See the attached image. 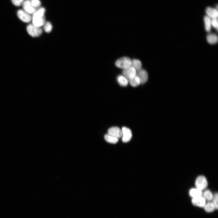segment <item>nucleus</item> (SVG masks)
<instances>
[{
	"instance_id": "obj_8",
	"label": "nucleus",
	"mask_w": 218,
	"mask_h": 218,
	"mask_svg": "<svg viewBox=\"0 0 218 218\" xmlns=\"http://www.w3.org/2000/svg\"><path fill=\"white\" fill-rule=\"evenodd\" d=\"M136 75L139 78L140 84H144L148 80V76L147 72L144 69H140L137 71Z\"/></svg>"
},
{
	"instance_id": "obj_21",
	"label": "nucleus",
	"mask_w": 218,
	"mask_h": 218,
	"mask_svg": "<svg viewBox=\"0 0 218 218\" xmlns=\"http://www.w3.org/2000/svg\"><path fill=\"white\" fill-rule=\"evenodd\" d=\"M205 210L207 212H211L213 211L216 208L212 202H208L205 204L204 206Z\"/></svg>"
},
{
	"instance_id": "obj_9",
	"label": "nucleus",
	"mask_w": 218,
	"mask_h": 218,
	"mask_svg": "<svg viewBox=\"0 0 218 218\" xmlns=\"http://www.w3.org/2000/svg\"><path fill=\"white\" fill-rule=\"evenodd\" d=\"M23 7L24 10L30 14H33L36 11L32 6L30 1L29 0H26L23 2Z\"/></svg>"
},
{
	"instance_id": "obj_13",
	"label": "nucleus",
	"mask_w": 218,
	"mask_h": 218,
	"mask_svg": "<svg viewBox=\"0 0 218 218\" xmlns=\"http://www.w3.org/2000/svg\"><path fill=\"white\" fill-rule=\"evenodd\" d=\"M190 196L193 198L202 196L203 192L201 190L197 188H191L189 191Z\"/></svg>"
},
{
	"instance_id": "obj_22",
	"label": "nucleus",
	"mask_w": 218,
	"mask_h": 218,
	"mask_svg": "<svg viewBox=\"0 0 218 218\" xmlns=\"http://www.w3.org/2000/svg\"><path fill=\"white\" fill-rule=\"evenodd\" d=\"M44 28L46 32L49 33L51 31L52 29V25L49 21L45 22L44 25Z\"/></svg>"
},
{
	"instance_id": "obj_15",
	"label": "nucleus",
	"mask_w": 218,
	"mask_h": 218,
	"mask_svg": "<svg viewBox=\"0 0 218 218\" xmlns=\"http://www.w3.org/2000/svg\"><path fill=\"white\" fill-rule=\"evenodd\" d=\"M117 81L121 86L123 87L127 86L128 82V79L122 75H119L117 77Z\"/></svg>"
},
{
	"instance_id": "obj_10",
	"label": "nucleus",
	"mask_w": 218,
	"mask_h": 218,
	"mask_svg": "<svg viewBox=\"0 0 218 218\" xmlns=\"http://www.w3.org/2000/svg\"><path fill=\"white\" fill-rule=\"evenodd\" d=\"M108 134L118 138L121 137L122 134V130L118 127H116L109 128L108 130Z\"/></svg>"
},
{
	"instance_id": "obj_11",
	"label": "nucleus",
	"mask_w": 218,
	"mask_h": 218,
	"mask_svg": "<svg viewBox=\"0 0 218 218\" xmlns=\"http://www.w3.org/2000/svg\"><path fill=\"white\" fill-rule=\"evenodd\" d=\"M203 197L201 196L193 198L192 200V203L194 206L203 207L206 203Z\"/></svg>"
},
{
	"instance_id": "obj_4",
	"label": "nucleus",
	"mask_w": 218,
	"mask_h": 218,
	"mask_svg": "<svg viewBox=\"0 0 218 218\" xmlns=\"http://www.w3.org/2000/svg\"><path fill=\"white\" fill-rule=\"evenodd\" d=\"M27 30L28 34L33 37L39 36L42 32L40 27L36 26L32 24H30L27 26Z\"/></svg>"
},
{
	"instance_id": "obj_20",
	"label": "nucleus",
	"mask_w": 218,
	"mask_h": 218,
	"mask_svg": "<svg viewBox=\"0 0 218 218\" xmlns=\"http://www.w3.org/2000/svg\"><path fill=\"white\" fill-rule=\"evenodd\" d=\"M203 194V197L205 200L210 201L212 200L213 195L210 190L208 189L206 190Z\"/></svg>"
},
{
	"instance_id": "obj_16",
	"label": "nucleus",
	"mask_w": 218,
	"mask_h": 218,
	"mask_svg": "<svg viewBox=\"0 0 218 218\" xmlns=\"http://www.w3.org/2000/svg\"><path fill=\"white\" fill-rule=\"evenodd\" d=\"M131 66L134 68L136 71L140 69L142 66L141 61L137 59H134L131 60Z\"/></svg>"
},
{
	"instance_id": "obj_7",
	"label": "nucleus",
	"mask_w": 218,
	"mask_h": 218,
	"mask_svg": "<svg viewBox=\"0 0 218 218\" xmlns=\"http://www.w3.org/2000/svg\"><path fill=\"white\" fill-rule=\"evenodd\" d=\"M137 71L133 67H130L124 69L122 71L123 75L128 80L136 75Z\"/></svg>"
},
{
	"instance_id": "obj_23",
	"label": "nucleus",
	"mask_w": 218,
	"mask_h": 218,
	"mask_svg": "<svg viewBox=\"0 0 218 218\" xmlns=\"http://www.w3.org/2000/svg\"><path fill=\"white\" fill-rule=\"evenodd\" d=\"M212 200H213V203L215 206L216 209H217L218 207V193H216L213 195V197Z\"/></svg>"
},
{
	"instance_id": "obj_1",
	"label": "nucleus",
	"mask_w": 218,
	"mask_h": 218,
	"mask_svg": "<svg viewBox=\"0 0 218 218\" xmlns=\"http://www.w3.org/2000/svg\"><path fill=\"white\" fill-rule=\"evenodd\" d=\"M45 10L44 8H41L33 14L32 17V24L38 27H41L44 25L45 22Z\"/></svg>"
},
{
	"instance_id": "obj_19",
	"label": "nucleus",
	"mask_w": 218,
	"mask_h": 218,
	"mask_svg": "<svg viewBox=\"0 0 218 218\" xmlns=\"http://www.w3.org/2000/svg\"><path fill=\"white\" fill-rule=\"evenodd\" d=\"M128 81L129 82L130 85L133 87H137L140 84L139 78L136 75L134 77L129 79Z\"/></svg>"
},
{
	"instance_id": "obj_3",
	"label": "nucleus",
	"mask_w": 218,
	"mask_h": 218,
	"mask_svg": "<svg viewBox=\"0 0 218 218\" xmlns=\"http://www.w3.org/2000/svg\"><path fill=\"white\" fill-rule=\"evenodd\" d=\"M131 60L128 57H123L118 59L115 64L118 68L124 69L131 65Z\"/></svg>"
},
{
	"instance_id": "obj_2",
	"label": "nucleus",
	"mask_w": 218,
	"mask_h": 218,
	"mask_svg": "<svg viewBox=\"0 0 218 218\" xmlns=\"http://www.w3.org/2000/svg\"><path fill=\"white\" fill-rule=\"evenodd\" d=\"M195 185L196 188L201 190L205 189L208 185L207 179L203 175L198 176L195 180Z\"/></svg>"
},
{
	"instance_id": "obj_5",
	"label": "nucleus",
	"mask_w": 218,
	"mask_h": 218,
	"mask_svg": "<svg viewBox=\"0 0 218 218\" xmlns=\"http://www.w3.org/2000/svg\"><path fill=\"white\" fill-rule=\"evenodd\" d=\"M17 14L18 18L24 22L28 23L32 20V17L30 15L24 10L21 9L18 10Z\"/></svg>"
},
{
	"instance_id": "obj_14",
	"label": "nucleus",
	"mask_w": 218,
	"mask_h": 218,
	"mask_svg": "<svg viewBox=\"0 0 218 218\" xmlns=\"http://www.w3.org/2000/svg\"><path fill=\"white\" fill-rule=\"evenodd\" d=\"M206 39L207 42L211 44L216 43L218 40L217 36L213 33L208 34L207 36Z\"/></svg>"
},
{
	"instance_id": "obj_17",
	"label": "nucleus",
	"mask_w": 218,
	"mask_h": 218,
	"mask_svg": "<svg viewBox=\"0 0 218 218\" xmlns=\"http://www.w3.org/2000/svg\"><path fill=\"white\" fill-rule=\"evenodd\" d=\"M205 27L206 31L207 32L210 31L211 29V20L208 16H206L204 17Z\"/></svg>"
},
{
	"instance_id": "obj_18",
	"label": "nucleus",
	"mask_w": 218,
	"mask_h": 218,
	"mask_svg": "<svg viewBox=\"0 0 218 218\" xmlns=\"http://www.w3.org/2000/svg\"><path fill=\"white\" fill-rule=\"evenodd\" d=\"M104 139L108 142L114 144L117 143L119 140L118 138L108 134L105 135Z\"/></svg>"
},
{
	"instance_id": "obj_26",
	"label": "nucleus",
	"mask_w": 218,
	"mask_h": 218,
	"mask_svg": "<svg viewBox=\"0 0 218 218\" xmlns=\"http://www.w3.org/2000/svg\"><path fill=\"white\" fill-rule=\"evenodd\" d=\"M13 4L16 6L21 5L23 2V0H11Z\"/></svg>"
},
{
	"instance_id": "obj_12",
	"label": "nucleus",
	"mask_w": 218,
	"mask_h": 218,
	"mask_svg": "<svg viewBox=\"0 0 218 218\" xmlns=\"http://www.w3.org/2000/svg\"><path fill=\"white\" fill-rule=\"evenodd\" d=\"M206 12L208 16L212 19L217 18L218 17V11L215 9L208 7L206 9Z\"/></svg>"
},
{
	"instance_id": "obj_6",
	"label": "nucleus",
	"mask_w": 218,
	"mask_h": 218,
	"mask_svg": "<svg viewBox=\"0 0 218 218\" xmlns=\"http://www.w3.org/2000/svg\"><path fill=\"white\" fill-rule=\"evenodd\" d=\"M122 141L124 143L129 141L131 139L132 134L131 130L126 127H123L122 130Z\"/></svg>"
},
{
	"instance_id": "obj_24",
	"label": "nucleus",
	"mask_w": 218,
	"mask_h": 218,
	"mask_svg": "<svg viewBox=\"0 0 218 218\" xmlns=\"http://www.w3.org/2000/svg\"><path fill=\"white\" fill-rule=\"evenodd\" d=\"M30 2L32 6L35 8L39 7L41 4L39 0H31Z\"/></svg>"
},
{
	"instance_id": "obj_25",
	"label": "nucleus",
	"mask_w": 218,
	"mask_h": 218,
	"mask_svg": "<svg viewBox=\"0 0 218 218\" xmlns=\"http://www.w3.org/2000/svg\"><path fill=\"white\" fill-rule=\"evenodd\" d=\"M211 25L217 30L218 27V22L217 18L212 19L211 20Z\"/></svg>"
}]
</instances>
